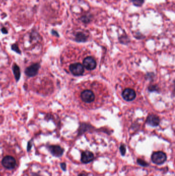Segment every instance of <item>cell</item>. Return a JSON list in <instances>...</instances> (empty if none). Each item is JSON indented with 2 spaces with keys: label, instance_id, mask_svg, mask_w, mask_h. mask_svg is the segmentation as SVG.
Masks as SVG:
<instances>
[{
  "label": "cell",
  "instance_id": "6da1fadb",
  "mask_svg": "<svg viewBox=\"0 0 175 176\" xmlns=\"http://www.w3.org/2000/svg\"><path fill=\"white\" fill-rule=\"evenodd\" d=\"M98 82H84L79 86V103L88 108L98 107L104 101L103 95L106 96V89Z\"/></svg>",
  "mask_w": 175,
  "mask_h": 176
},
{
  "label": "cell",
  "instance_id": "7a4b0ae2",
  "mask_svg": "<svg viewBox=\"0 0 175 176\" xmlns=\"http://www.w3.org/2000/svg\"><path fill=\"white\" fill-rule=\"evenodd\" d=\"M69 71L73 75L80 76L83 75L85 72V69L83 65L80 62H73L69 65Z\"/></svg>",
  "mask_w": 175,
  "mask_h": 176
},
{
  "label": "cell",
  "instance_id": "3957f363",
  "mask_svg": "<svg viewBox=\"0 0 175 176\" xmlns=\"http://www.w3.org/2000/svg\"><path fill=\"white\" fill-rule=\"evenodd\" d=\"M83 66L88 71H92L97 65V59L92 55H86L83 60Z\"/></svg>",
  "mask_w": 175,
  "mask_h": 176
},
{
  "label": "cell",
  "instance_id": "277c9868",
  "mask_svg": "<svg viewBox=\"0 0 175 176\" xmlns=\"http://www.w3.org/2000/svg\"><path fill=\"white\" fill-rule=\"evenodd\" d=\"M151 160L154 163L157 165H161L166 161L167 156L166 153L163 151H156L152 155Z\"/></svg>",
  "mask_w": 175,
  "mask_h": 176
},
{
  "label": "cell",
  "instance_id": "5b68a950",
  "mask_svg": "<svg viewBox=\"0 0 175 176\" xmlns=\"http://www.w3.org/2000/svg\"><path fill=\"white\" fill-rule=\"evenodd\" d=\"M41 68L40 63H35L28 66L25 69L24 73L27 77H35L38 74L39 71Z\"/></svg>",
  "mask_w": 175,
  "mask_h": 176
},
{
  "label": "cell",
  "instance_id": "8992f818",
  "mask_svg": "<svg viewBox=\"0 0 175 176\" xmlns=\"http://www.w3.org/2000/svg\"><path fill=\"white\" fill-rule=\"evenodd\" d=\"M136 92L135 90L132 88H126L123 90L122 92V96L126 101H132L136 97Z\"/></svg>",
  "mask_w": 175,
  "mask_h": 176
},
{
  "label": "cell",
  "instance_id": "52a82bcc",
  "mask_svg": "<svg viewBox=\"0 0 175 176\" xmlns=\"http://www.w3.org/2000/svg\"><path fill=\"white\" fill-rule=\"evenodd\" d=\"M16 160L13 157L6 156L3 158L2 161V164L5 168L8 170H12L16 166Z\"/></svg>",
  "mask_w": 175,
  "mask_h": 176
},
{
  "label": "cell",
  "instance_id": "ba28073f",
  "mask_svg": "<svg viewBox=\"0 0 175 176\" xmlns=\"http://www.w3.org/2000/svg\"><path fill=\"white\" fill-rule=\"evenodd\" d=\"M94 155L91 151H85L82 153L81 161L84 164H88L94 160Z\"/></svg>",
  "mask_w": 175,
  "mask_h": 176
},
{
  "label": "cell",
  "instance_id": "9c48e42d",
  "mask_svg": "<svg viewBox=\"0 0 175 176\" xmlns=\"http://www.w3.org/2000/svg\"><path fill=\"white\" fill-rule=\"evenodd\" d=\"M48 148L51 153L57 157H61L64 153V149L59 145H51Z\"/></svg>",
  "mask_w": 175,
  "mask_h": 176
},
{
  "label": "cell",
  "instance_id": "30bf717a",
  "mask_svg": "<svg viewBox=\"0 0 175 176\" xmlns=\"http://www.w3.org/2000/svg\"><path fill=\"white\" fill-rule=\"evenodd\" d=\"M146 123L152 126H157L160 123V119L158 116L155 115H151L148 117Z\"/></svg>",
  "mask_w": 175,
  "mask_h": 176
},
{
  "label": "cell",
  "instance_id": "8fae6325",
  "mask_svg": "<svg viewBox=\"0 0 175 176\" xmlns=\"http://www.w3.org/2000/svg\"><path fill=\"white\" fill-rule=\"evenodd\" d=\"M12 69L14 76L17 82L19 81L21 78V71H20V67L17 64L14 63V65H12Z\"/></svg>",
  "mask_w": 175,
  "mask_h": 176
},
{
  "label": "cell",
  "instance_id": "7c38bea8",
  "mask_svg": "<svg viewBox=\"0 0 175 176\" xmlns=\"http://www.w3.org/2000/svg\"><path fill=\"white\" fill-rule=\"evenodd\" d=\"M88 37L83 32H78L75 35V40L78 42H83L88 40Z\"/></svg>",
  "mask_w": 175,
  "mask_h": 176
},
{
  "label": "cell",
  "instance_id": "4fadbf2b",
  "mask_svg": "<svg viewBox=\"0 0 175 176\" xmlns=\"http://www.w3.org/2000/svg\"><path fill=\"white\" fill-rule=\"evenodd\" d=\"M80 20L84 24H88L92 20V17L89 15H83L82 17L80 18Z\"/></svg>",
  "mask_w": 175,
  "mask_h": 176
},
{
  "label": "cell",
  "instance_id": "5bb4252c",
  "mask_svg": "<svg viewBox=\"0 0 175 176\" xmlns=\"http://www.w3.org/2000/svg\"><path fill=\"white\" fill-rule=\"evenodd\" d=\"M137 163L138 165H140L142 167H148L149 166V164L148 163V162L145 161L141 159H137Z\"/></svg>",
  "mask_w": 175,
  "mask_h": 176
},
{
  "label": "cell",
  "instance_id": "9a60e30c",
  "mask_svg": "<svg viewBox=\"0 0 175 176\" xmlns=\"http://www.w3.org/2000/svg\"><path fill=\"white\" fill-rule=\"evenodd\" d=\"M135 6L141 7L144 3V0H131Z\"/></svg>",
  "mask_w": 175,
  "mask_h": 176
},
{
  "label": "cell",
  "instance_id": "2e32d148",
  "mask_svg": "<svg viewBox=\"0 0 175 176\" xmlns=\"http://www.w3.org/2000/svg\"><path fill=\"white\" fill-rule=\"evenodd\" d=\"M11 48L12 51L15 52H17L18 54H21V51H20V48H18V45L17 44H12L11 45Z\"/></svg>",
  "mask_w": 175,
  "mask_h": 176
},
{
  "label": "cell",
  "instance_id": "e0dca14e",
  "mask_svg": "<svg viewBox=\"0 0 175 176\" xmlns=\"http://www.w3.org/2000/svg\"><path fill=\"white\" fill-rule=\"evenodd\" d=\"M120 151L122 156H124L126 153V148L124 145L121 144L120 147Z\"/></svg>",
  "mask_w": 175,
  "mask_h": 176
},
{
  "label": "cell",
  "instance_id": "ac0fdd59",
  "mask_svg": "<svg viewBox=\"0 0 175 176\" xmlns=\"http://www.w3.org/2000/svg\"><path fill=\"white\" fill-rule=\"evenodd\" d=\"M60 165H61L62 169L64 171H65L66 170V164L65 163H61V164H60Z\"/></svg>",
  "mask_w": 175,
  "mask_h": 176
},
{
  "label": "cell",
  "instance_id": "d6986e66",
  "mask_svg": "<svg viewBox=\"0 0 175 176\" xmlns=\"http://www.w3.org/2000/svg\"><path fill=\"white\" fill-rule=\"evenodd\" d=\"M51 34H52L53 35L55 36L56 37H59V34L58 33L57 31L52 30V31H51Z\"/></svg>",
  "mask_w": 175,
  "mask_h": 176
},
{
  "label": "cell",
  "instance_id": "ffe728a7",
  "mask_svg": "<svg viewBox=\"0 0 175 176\" xmlns=\"http://www.w3.org/2000/svg\"><path fill=\"white\" fill-rule=\"evenodd\" d=\"M2 32L3 34H8L7 29L6 28L3 27L1 29Z\"/></svg>",
  "mask_w": 175,
  "mask_h": 176
},
{
  "label": "cell",
  "instance_id": "44dd1931",
  "mask_svg": "<svg viewBox=\"0 0 175 176\" xmlns=\"http://www.w3.org/2000/svg\"><path fill=\"white\" fill-rule=\"evenodd\" d=\"M78 176H88V174H85V173H81L80 174H79Z\"/></svg>",
  "mask_w": 175,
  "mask_h": 176
}]
</instances>
